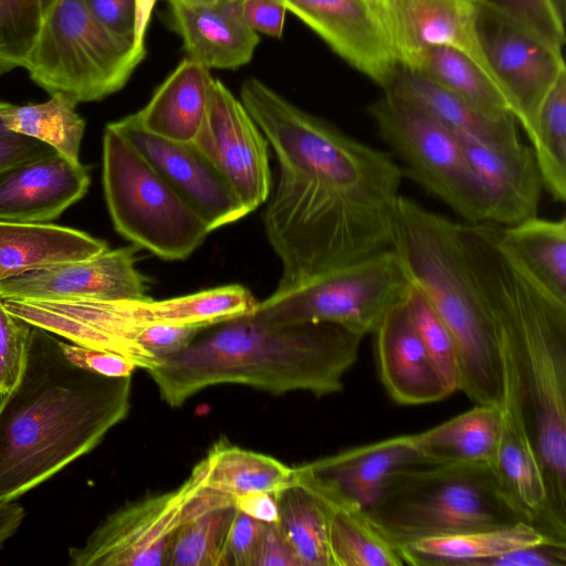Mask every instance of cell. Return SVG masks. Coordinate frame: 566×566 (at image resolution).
Masks as SVG:
<instances>
[{"label":"cell","mask_w":566,"mask_h":566,"mask_svg":"<svg viewBox=\"0 0 566 566\" xmlns=\"http://www.w3.org/2000/svg\"><path fill=\"white\" fill-rule=\"evenodd\" d=\"M192 143L223 177L247 214L269 199V143L240 98L219 80L213 81L205 120Z\"/></svg>","instance_id":"4fadbf2b"},{"label":"cell","mask_w":566,"mask_h":566,"mask_svg":"<svg viewBox=\"0 0 566 566\" xmlns=\"http://www.w3.org/2000/svg\"><path fill=\"white\" fill-rule=\"evenodd\" d=\"M505 251L545 292L566 303V218L500 227Z\"/></svg>","instance_id":"4dcf8cb0"},{"label":"cell","mask_w":566,"mask_h":566,"mask_svg":"<svg viewBox=\"0 0 566 566\" xmlns=\"http://www.w3.org/2000/svg\"><path fill=\"white\" fill-rule=\"evenodd\" d=\"M410 281L392 249L334 269L258 302L251 315L272 325L327 323L361 337L403 301Z\"/></svg>","instance_id":"9c48e42d"},{"label":"cell","mask_w":566,"mask_h":566,"mask_svg":"<svg viewBox=\"0 0 566 566\" xmlns=\"http://www.w3.org/2000/svg\"><path fill=\"white\" fill-rule=\"evenodd\" d=\"M205 484L232 497L276 492L293 479V468L277 459L219 440L201 460Z\"/></svg>","instance_id":"d6a6232c"},{"label":"cell","mask_w":566,"mask_h":566,"mask_svg":"<svg viewBox=\"0 0 566 566\" xmlns=\"http://www.w3.org/2000/svg\"><path fill=\"white\" fill-rule=\"evenodd\" d=\"M352 67L386 90L399 66L376 0H283Z\"/></svg>","instance_id":"e0dca14e"},{"label":"cell","mask_w":566,"mask_h":566,"mask_svg":"<svg viewBox=\"0 0 566 566\" xmlns=\"http://www.w3.org/2000/svg\"><path fill=\"white\" fill-rule=\"evenodd\" d=\"M135 1V31L134 44L137 49L146 50L145 38L151 18V12L157 0H134Z\"/></svg>","instance_id":"f5cc1de1"},{"label":"cell","mask_w":566,"mask_h":566,"mask_svg":"<svg viewBox=\"0 0 566 566\" xmlns=\"http://www.w3.org/2000/svg\"><path fill=\"white\" fill-rule=\"evenodd\" d=\"M563 11L566 12V0H556Z\"/></svg>","instance_id":"9f6ffc18"},{"label":"cell","mask_w":566,"mask_h":566,"mask_svg":"<svg viewBox=\"0 0 566 566\" xmlns=\"http://www.w3.org/2000/svg\"><path fill=\"white\" fill-rule=\"evenodd\" d=\"M392 250L410 283L422 293L454 339L460 390L475 405L502 406L501 353L468 268L458 222L401 196Z\"/></svg>","instance_id":"5b68a950"},{"label":"cell","mask_w":566,"mask_h":566,"mask_svg":"<svg viewBox=\"0 0 566 566\" xmlns=\"http://www.w3.org/2000/svg\"><path fill=\"white\" fill-rule=\"evenodd\" d=\"M108 304L127 329L137 332L155 324L206 328L252 313L258 301L243 285L230 284L168 300L150 297Z\"/></svg>","instance_id":"603a6c76"},{"label":"cell","mask_w":566,"mask_h":566,"mask_svg":"<svg viewBox=\"0 0 566 566\" xmlns=\"http://www.w3.org/2000/svg\"><path fill=\"white\" fill-rule=\"evenodd\" d=\"M254 566H300L275 522L266 523Z\"/></svg>","instance_id":"681fc988"},{"label":"cell","mask_w":566,"mask_h":566,"mask_svg":"<svg viewBox=\"0 0 566 566\" xmlns=\"http://www.w3.org/2000/svg\"><path fill=\"white\" fill-rule=\"evenodd\" d=\"M133 247L34 269L0 281L1 300L138 301L150 298Z\"/></svg>","instance_id":"5bb4252c"},{"label":"cell","mask_w":566,"mask_h":566,"mask_svg":"<svg viewBox=\"0 0 566 566\" xmlns=\"http://www.w3.org/2000/svg\"><path fill=\"white\" fill-rule=\"evenodd\" d=\"M325 503L331 566L405 565L397 548L371 525L363 511Z\"/></svg>","instance_id":"d590c367"},{"label":"cell","mask_w":566,"mask_h":566,"mask_svg":"<svg viewBox=\"0 0 566 566\" xmlns=\"http://www.w3.org/2000/svg\"><path fill=\"white\" fill-rule=\"evenodd\" d=\"M380 138L405 164L402 172L465 223H483L486 203L458 135L389 91L367 107Z\"/></svg>","instance_id":"30bf717a"},{"label":"cell","mask_w":566,"mask_h":566,"mask_svg":"<svg viewBox=\"0 0 566 566\" xmlns=\"http://www.w3.org/2000/svg\"><path fill=\"white\" fill-rule=\"evenodd\" d=\"M376 3L399 67H410L429 49L450 48L474 60L492 77L479 42L478 0H376Z\"/></svg>","instance_id":"ac0fdd59"},{"label":"cell","mask_w":566,"mask_h":566,"mask_svg":"<svg viewBox=\"0 0 566 566\" xmlns=\"http://www.w3.org/2000/svg\"><path fill=\"white\" fill-rule=\"evenodd\" d=\"M266 523L237 510L223 552V566H254Z\"/></svg>","instance_id":"b9f144b4"},{"label":"cell","mask_w":566,"mask_h":566,"mask_svg":"<svg viewBox=\"0 0 566 566\" xmlns=\"http://www.w3.org/2000/svg\"><path fill=\"white\" fill-rule=\"evenodd\" d=\"M502 411V431L493 467L506 491L532 523L554 537L549 530L542 465L513 395H504Z\"/></svg>","instance_id":"d4e9b609"},{"label":"cell","mask_w":566,"mask_h":566,"mask_svg":"<svg viewBox=\"0 0 566 566\" xmlns=\"http://www.w3.org/2000/svg\"><path fill=\"white\" fill-rule=\"evenodd\" d=\"M237 510L264 522L273 523L277 517L275 492H254L234 499Z\"/></svg>","instance_id":"f907efd6"},{"label":"cell","mask_w":566,"mask_h":566,"mask_svg":"<svg viewBox=\"0 0 566 566\" xmlns=\"http://www.w3.org/2000/svg\"><path fill=\"white\" fill-rule=\"evenodd\" d=\"M107 249L105 241L69 227L0 222V281L42 266L92 258Z\"/></svg>","instance_id":"484cf974"},{"label":"cell","mask_w":566,"mask_h":566,"mask_svg":"<svg viewBox=\"0 0 566 566\" xmlns=\"http://www.w3.org/2000/svg\"><path fill=\"white\" fill-rule=\"evenodd\" d=\"M179 1L188 2V3H213V2H222V1H231V0H179Z\"/></svg>","instance_id":"11a10c76"},{"label":"cell","mask_w":566,"mask_h":566,"mask_svg":"<svg viewBox=\"0 0 566 566\" xmlns=\"http://www.w3.org/2000/svg\"><path fill=\"white\" fill-rule=\"evenodd\" d=\"M407 70L418 72L488 117H514L506 98L490 74L460 51L450 48L429 49Z\"/></svg>","instance_id":"1f68e13d"},{"label":"cell","mask_w":566,"mask_h":566,"mask_svg":"<svg viewBox=\"0 0 566 566\" xmlns=\"http://www.w3.org/2000/svg\"><path fill=\"white\" fill-rule=\"evenodd\" d=\"M275 496V523L300 566H331L326 503L294 479L276 491Z\"/></svg>","instance_id":"836d02e7"},{"label":"cell","mask_w":566,"mask_h":566,"mask_svg":"<svg viewBox=\"0 0 566 566\" xmlns=\"http://www.w3.org/2000/svg\"><path fill=\"white\" fill-rule=\"evenodd\" d=\"M95 18L118 38L134 44V0H84ZM135 46V44H134ZM136 48V46H135ZM140 50V49H139Z\"/></svg>","instance_id":"7dc6e473"},{"label":"cell","mask_w":566,"mask_h":566,"mask_svg":"<svg viewBox=\"0 0 566 566\" xmlns=\"http://www.w3.org/2000/svg\"><path fill=\"white\" fill-rule=\"evenodd\" d=\"M405 303L411 322L449 392L460 390L459 355L448 327L422 293L412 284L405 296Z\"/></svg>","instance_id":"74e56055"},{"label":"cell","mask_w":566,"mask_h":566,"mask_svg":"<svg viewBox=\"0 0 566 566\" xmlns=\"http://www.w3.org/2000/svg\"><path fill=\"white\" fill-rule=\"evenodd\" d=\"M40 1H41V6H42V10H43V17H44V14L49 11V9L52 7V4L56 0H40Z\"/></svg>","instance_id":"db71d44e"},{"label":"cell","mask_w":566,"mask_h":566,"mask_svg":"<svg viewBox=\"0 0 566 566\" xmlns=\"http://www.w3.org/2000/svg\"><path fill=\"white\" fill-rule=\"evenodd\" d=\"M6 104L7 102L0 101V111ZM53 151L55 150L43 142L8 129L0 117V172Z\"/></svg>","instance_id":"bcb514c9"},{"label":"cell","mask_w":566,"mask_h":566,"mask_svg":"<svg viewBox=\"0 0 566 566\" xmlns=\"http://www.w3.org/2000/svg\"><path fill=\"white\" fill-rule=\"evenodd\" d=\"M111 125L201 216L210 231L247 216L227 181L192 142L155 135L136 114Z\"/></svg>","instance_id":"2e32d148"},{"label":"cell","mask_w":566,"mask_h":566,"mask_svg":"<svg viewBox=\"0 0 566 566\" xmlns=\"http://www.w3.org/2000/svg\"><path fill=\"white\" fill-rule=\"evenodd\" d=\"M213 81L208 67L186 56L135 114L155 135L192 142L205 120Z\"/></svg>","instance_id":"cb8c5ba5"},{"label":"cell","mask_w":566,"mask_h":566,"mask_svg":"<svg viewBox=\"0 0 566 566\" xmlns=\"http://www.w3.org/2000/svg\"><path fill=\"white\" fill-rule=\"evenodd\" d=\"M203 328L155 324L144 326L137 329L136 342L155 359L168 357L177 354L187 347Z\"/></svg>","instance_id":"7bdbcfd3"},{"label":"cell","mask_w":566,"mask_h":566,"mask_svg":"<svg viewBox=\"0 0 566 566\" xmlns=\"http://www.w3.org/2000/svg\"><path fill=\"white\" fill-rule=\"evenodd\" d=\"M167 2L171 27L182 39L187 57L209 70H233L251 61L260 38L245 22L241 0Z\"/></svg>","instance_id":"7402d4cb"},{"label":"cell","mask_w":566,"mask_h":566,"mask_svg":"<svg viewBox=\"0 0 566 566\" xmlns=\"http://www.w3.org/2000/svg\"><path fill=\"white\" fill-rule=\"evenodd\" d=\"M384 91L407 98L458 135L495 146L521 142L515 117H488L418 72L399 67Z\"/></svg>","instance_id":"f1b7e54d"},{"label":"cell","mask_w":566,"mask_h":566,"mask_svg":"<svg viewBox=\"0 0 566 566\" xmlns=\"http://www.w3.org/2000/svg\"><path fill=\"white\" fill-rule=\"evenodd\" d=\"M24 517V507L15 501L0 503V549L18 532Z\"/></svg>","instance_id":"816d5d0a"},{"label":"cell","mask_w":566,"mask_h":566,"mask_svg":"<svg viewBox=\"0 0 566 566\" xmlns=\"http://www.w3.org/2000/svg\"><path fill=\"white\" fill-rule=\"evenodd\" d=\"M478 35L494 82L531 140L542 103L566 74L563 51L481 3Z\"/></svg>","instance_id":"7c38bea8"},{"label":"cell","mask_w":566,"mask_h":566,"mask_svg":"<svg viewBox=\"0 0 566 566\" xmlns=\"http://www.w3.org/2000/svg\"><path fill=\"white\" fill-rule=\"evenodd\" d=\"M549 538L554 537L533 524L518 522L418 539L400 546L398 553L405 565L482 566L490 558Z\"/></svg>","instance_id":"4316f807"},{"label":"cell","mask_w":566,"mask_h":566,"mask_svg":"<svg viewBox=\"0 0 566 566\" xmlns=\"http://www.w3.org/2000/svg\"><path fill=\"white\" fill-rule=\"evenodd\" d=\"M482 566H566V541L549 538L488 559Z\"/></svg>","instance_id":"f6af8a7d"},{"label":"cell","mask_w":566,"mask_h":566,"mask_svg":"<svg viewBox=\"0 0 566 566\" xmlns=\"http://www.w3.org/2000/svg\"><path fill=\"white\" fill-rule=\"evenodd\" d=\"M374 335L379 376L394 401L423 405L451 395L411 322L405 298L385 315Z\"/></svg>","instance_id":"44dd1931"},{"label":"cell","mask_w":566,"mask_h":566,"mask_svg":"<svg viewBox=\"0 0 566 566\" xmlns=\"http://www.w3.org/2000/svg\"><path fill=\"white\" fill-rule=\"evenodd\" d=\"M32 325L7 311L0 298V395L19 381L24 368Z\"/></svg>","instance_id":"60d3db41"},{"label":"cell","mask_w":566,"mask_h":566,"mask_svg":"<svg viewBox=\"0 0 566 566\" xmlns=\"http://www.w3.org/2000/svg\"><path fill=\"white\" fill-rule=\"evenodd\" d=\"M103 187L116 231L160 259H187L211 232L201 216L111 124L103 135Z\"/></svg>","instance_id":"ba28073f"},{"label":"cell","mask_w":566,"mask_h":566,"mask_svg":"<svg viewBox=\"0 0 566 566\" xmlns=\"http://www.w3.org/2000/svg\"><path fill=\"white\" fill-rule=\"evenodd\" d=\"M42 21L40 0H0V75L24 67Z\"/></svg>","instance_id":"f35d334b"},{"label":"cell","mask_w":566,"mask_h":566,"mask_svg":"<svg viewBox=\"0 0 566 566\" xmlns=\"http://www.w3.org/2000/svg\"><path fill=\"white\" fill-rule=\"evenodd\" d=\"M78 103L63 93H53L43 103L12 105L0 111L4 126L51 146L72 161H80L85 120L75 112Z\"/></svg>","instance_id":"e575fe53"},{"label":"cell","mask_w":566,"mask_h":566,"mask_svg":"<svg viewBox=\"0 0 566 566\" xmlns=\"http://www.w3.org/2000/svg\"><path fill=\"white\" fill-rule=\"evenodd\" d=\"M533 148L544 190L557 202L566 201V74L542 103L534 126Z\"/></svg>","instance_id":"8d00e7d4"},{"label":"cell","mask_w":566,"mask_h":566,"mask_svg":"<svg viewBox=\"0 0 566 566\" xmlns=\"http://www.w3.org/2000/svg\"><path fill=\"white\" fill-rule=\"evenodd\" d=\"M363 512L397 551L427 537L518 522L533 524L493 464L401 469L389 476L377 500Z\"/></svg>","instance_id":"8992f818"},{"label":"cell","mask_w":566,"mask_h":566,"mask_svg":"<svg viewBox=\"0 0 566 566\" xmlns=\"http://www.w3.org/2000/svg\"><path fill=\"white\" fill-rule=\"evenodd\" d=\"M205 483L201 462L177 489L119 507L67 551L72 566H167L174 535L190 494Z\"/></svg>","instance_id":"8fae6325"},{"label":"cell","mask_w":566,"mask_h":566,"mask_svg":"<svg viewBox=\"0 0 566 566\" xmlns=\"http://www.w3.org/2000/svg\"><path fill=\"white\" fill-rule=\"evenodd\" d=\"M564 52L565 15L556 0H478Z\"/></svg>","instance_id":"ab89813d"},{"label":"cell","mask_w":566,"mask_h":566,"mask_svg":"<svg viewBox=\"0 0 566 566\" xmlns=\"http://www.w3.org/2000/svg\"><path fill=\"white\" fill-rule=\"evenodd\" d=\"M64 356L75 366L109 377H127L138 368L132 360L115 353L59 340Z\"/></svg>","instance_id":"ee69618b"},{"label":"cell","mask_w":566,"mask_h":566,"mask_svg":"<svg viewBox=\"0 0 566 566\" xmlns=\"http://www.w3.org/2000/svg\"><path fill=\"white\" fill-rule=\"evenodd\" d=\"M32 326L19 381L0 400V503L12 502L96 448L130 408L132 376L72 364Z\"/></svg>","instance_id":"3957f363"},{"label":"cell","mask_w":566,"mask_h":566,"mask_svg":"<svg viewBox=\"0 0 566 566\" xmlns=\"http://www.w3.org/2000/svg\"><path fill=\"white\" fill-rule=\"evenodd\" d=\"M237 513L234 497L206 484L187 500L167 566H223L228 533Z\"/></svg>","instance_id":"f546056e"},{"label":"cell","mask_w":566,"mask_h":566,"mask_svg":"<svg viewBox=\"0 0 566 566\" xmlns=\"http://www.w3.org/2000/svg\"><path fill=\"white\" fill-rule=\"evenodd\" d=\"M418 464L426 463L412 434H403L303 463L293 479L327 503L365 511L390 475Z\"/></svg>","instance_id":"9a60e30c"},{"label":"cell","mask_w":566,"mask_h":566,"mask_svg":"<svg viewBox=\"0 0 566 566\" xmlns=\"http://www.w3.org/2000/svg\"><path fill=\"white\" fill-rule=\"evenodd\" d=\"M475 287L499 344L504 394L517 400L542 465L551 533L566 537V303L505 251L500 227L459 222Z\"/></svg>","instance_id":"7a4b0ae2"},{"label":"cell","mask_w":566,"mask_h":566,"mask_svg":"<svg viewBox=\"0 0 566 566\" xmlns=\"http://www.w3.org/2000/svg\"><path fill=\"white\" fill-rule=\"evenodd\" d=\"M458 137L485 199V222L504 228L536 217L544 186L533 148Z\"/></svg>","instance_id":"d6986e66"},{"label":"cell","mask_w":566,"mask_h":566,"mask_svg":"<svg viewBox=\"0 0 566 566\" xmlns=\"http://www.w3.org/2000/svg\"><path fill=\"white\" fill-rule=\"evenodd\" d=\"M241 10L248 25L258 34L282 36L287 11L283 0H241Z\"/></svg>","instance_id":"c3c4849f"},{"label":"cell","mask_w":566,"mask_h":566,"mask_svg":"<svg viewBox=\"0 0 566 566\" xmlns=\"http://www.w3.org/2000/svg\"><path fill=\"white\" fill-rule=\"evenodd\" d=\"M80 161L53 151L0 172V222L49 223L87 192Z\"/></svg>","instance_id":"ffe728a7"},{"label":"cell","mask_w":566,"mask_h":566,"mask_svg":"<svg viewBox=\"0 0 566 566\" xmlns=\"http://www.w3.org/2000/svg\"><path fill=\"white\" fill-rule=\"evenodd\" d=\"M363 338L334 324L272 325L250 313L201 329L187 347L146 371L172 408L222 384L322 397L343 390Z\"/></svg>","instance_id":"277c9868"},{"label":"cell","mask_w":566,"mask_h":566,"mask_svg":"<svg viewBox=\"0 0 566 566\" xmlns=\"http://www.w3.org/2000/svg\"><path fill=\"white\" fill-rule=\"evenodd\" d=\"M502 421V406L475 405L412 438L426 464H493Z\"/></svg>","instance_id":"83f0119b"},{"label":"cell","mask_w":566,"mask_h":566,"mask_svg":"<svg viewBox=\"0 0 566 566\" xmlns=\"http://www.w3.org/2000/svg\"><path fill=\"white\" fill-rule=\"evenodd\" d=\"M146 50L104 27L84 0H56L44 14L24 69L50 95L96 102L119 91Z\"/></svg>","instance_id":"52a82bcc"},{"label":"cell","mask_w":566,"mask_h":566,"mask_svg":"<svg viewBox=\"0 0 566 566\" xmlns=\"http://www.w3.org/2000/svg\"><path fill=\"white\" fill-rule=\"evenodd\" d=\"M240 101L276 158V185L263 214L282 264L274 292L392 249L403 172L388 153L255 77L243 82Z\"/></svg>","instance_id":"6da1fadb"}]
</instances>
